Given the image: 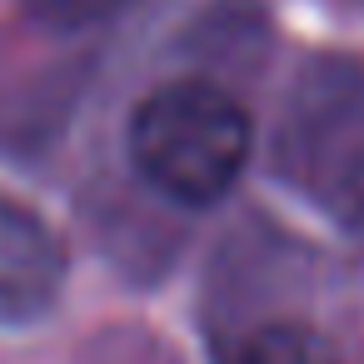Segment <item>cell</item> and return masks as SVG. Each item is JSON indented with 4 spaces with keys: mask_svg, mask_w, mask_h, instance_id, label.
Returning <instances> with one entry per match:
<instances>
[{
    "mask_svg": "<svg viewBox=\"0 0 364 364\" xmlns=\"http://www.w3.org/2000/svg\"><path fill=\"white\" fill-rule=\"evenodd\" d=\"M250 115L210 80H170L130 115L135 170L175 205H215L250 160Z\"/></svg>",
    "mask_w": 364,
    "mask_h": 364,
    "instance_id": "6da1fadb",
    "label": "cell"
},
{
    "mask_svg": "<svg viewBox=\"0 0 364 364\" xmlns=\"http://www.w3.org/2000/svg\"><path fill=\"white\" fill-rule=\"evenodd\" d=\"M65 284V245L41 210L0 195V319L26 324L55 304Z\"/></svg>",
    "mask_w": 364,
    "mask_h": 364,
    "instance_id": "7a4b0ae2",
    "label": "cell"
},
{
    "mask_svg": "<svg viewBox=\"0 0 364 364\" xmlns=\"http://www.w3.org/2000/svg\"><path fill=\"white\" fill-rule=\"evenodd\" d=\"M304 165L314 175V195L334 210L344 230L364 240V125L354 140L334 135H309L304 140Z\"/></svg>",
    "mask_w": 364,
    "mask_h": 364,
    "instance_id": "3957f363",
    "label": "cell"
},
{
    "mask_svg": "<svg viewBox=\"0 0 364 364\" xmlns=\"http://www.w3.org/2000/svg\"><path fill=\"white\" fill-rule=\"evenodd\" d=\"M225 364H339V354L329 349L324 334H314L309 324H294V319H269V324H255Z\"/></svg>",
    "mask_w": 364,
    "mask_h": 364,
    "instance_id": "277c9868",
    "label": "cell"
},
{
    "mask_svg": "<svg viewBox=\"0 0 364 364\" xmlns=\"http://www.w3.org/2000/svg\"><path fill=\"white\" fill-rule=\"evenodd\" d=\"M120 6H125V0H26V11L41 26H50V31H85L95 21L115 16Z\"/></svg>",
    "mask_w": 364,
    "mask_h": 364,
    "instance_id": "5b68a950",
    "label": "cell"
}]
</instances>
